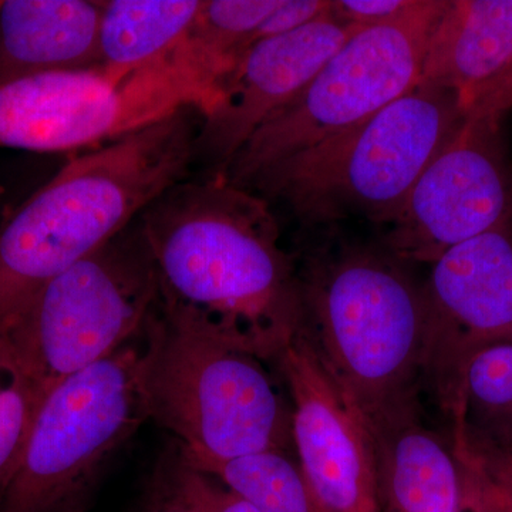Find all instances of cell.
Masks as SVG:
<instances>
[{"label": "cell", "mask_w": 512, "mask_h": 512, "mask_svg": "<svg viewBox=\"0 0 512 512\" xmlns=\"http://www.w3.org/2000/svg\"><path fill=\"white\" fill-rule=\"evenodd\" d=\"M161 298L266 363L302 329L298 266L271 204L214 177L175 184L138 217Z\"/></svg>", "instance_id": "cell-1"}, {"label": "cell", "mask_w": 512, "mask_h": 512, "mask_svg": "<svg viewBox=\"0 0 512 512\" xmlns=\"http://www.w3.org/2000/svg\"><path fill=\"white\" fill-rule=\"evenodd\" d=\"M195 114L185 107L70 158L0 224V338L53 279L184 181L200 127Z\"/></svg>", "instance_id": "cell-2"}, {"label": "cell", "mask_w": 512, "mask_h": 512, "mask_svg": "<svg viewBox=\"0 0 512 512\" xmlns=\"http://www.w3.org/2000/svg\"><path fill=\"white\" fill-rule=\"evenodd\" d=\"M141 338V404L184 454L224 460L295 451L292 406L264 360L161 296Z\"/></svg>", "instance_id": "cell-3"}, {"label": "cell", "mask_w": 512, "mask_h": 512, "mask_svg": "<svg viewBox=\"0 0 512 512\" xmlns=\"http://www.w3.org/2000/svg\"><path fill=\"white\" fill-rule=\"evenodd\" d=\"M380 249L340 248L298 268L302 332L366 419L419 399L423 284Z\"/></svg>", "instance_id": "cell-4"}, {"label": "cell", "mask_w": 512, "mask_h": 512, "mask_svg": "<svg viewBox=\"0 0 512 512\" xmlns=\"http://www.w3.org/2000/svg\"><path fill=\"white\" fill-rule=\"evenodd\" d=\"M453 93L419 83L375 116L261 171L248 190L308 227L389 225L427 165L463 124Z\"/></svg>", "instance_id": "cell-5"}, {"label": "cell", "mask_w": 512, "mask_h": 512, "mask_svg": "<svg viewBox=\"0 0 512 512\" xmlns=\"http://www.w3.org/2000/svg\"><path fill=\"white\" fill-rule=\"evenodd\" d=\"M160 296L137 220L45 286L0 340L46 393L140 338Z\"/></svg>", "instance_id": "cell-6"}, {"label": "cell", "mask_w": 512, "mask_h": 512, "mask_svg": "<svg viewBox=\"0 0 512 512\" xmlns=\"http://www.w3.org/2000/svg\"><path fill=\"white\" fill-rule=\"evenodd\" d=\"M446 3L426 0L409 18L357 30L217 177L245 188L271 165L359 126L409 93L420 83L427 43Z\"/></svg>", "instance_id": "cell-7"}, {"label": "cell", "mask_w": 512, "mask_h": 512, "mask_svg": "<svg viewBox=\"0 0 512 512\" xmlns=\"http://www.w3.org/2000/svg\"><path fill=\"white\" fill-rule=\"evenodd\" d=\"M140 345L131 342L47 390L0 512H60L148 420L138 394Z\"/></svg>", "instance_id": "cell-8"}, {"label": "cell", "mask_w": 512, "mask_h": 512, "mask_svg": "<svg viewBox=\"0 0 512 512\" xmlns=\"http://www.w3.org/2000/svg\"><path fill=\"white\" fill-rule=\"evenodd\" d=\"M198 99L171 57L116 82L100 67L0 83V147L62 153L100 147Z\"/></svg>", "instance_id": "cell-9"}, {"label": "cell", "mask_w": 512, "mask_h": 512, "mask_svg": "<svg viewBox=\"0 0 512 512\" xmlns=\"http://www.w3.org/2000/svg\"><path fill=\"white\" fill-rule=\"evenodd\" d=\"M512 224V161L503 123L467 119L427 165L383 248L406 264H433L448 249Z\"/></svg>", "instance_id": "cell-10"}, {"label": "cell", "mask_w": 512, "mask_h": 512, "mask_svg": "<svg viewBox=\"0 0 512 512\" xmlns=\"http://www.w3.org/2000/svg\"><path fill=\"white\" fill-rule=\"evenodd\" d=\"M423 298L420 392L451 419L471 360L512 345V224L448 249L431 264Z\"/></svg>", "instance_id": "cell-11"}, {"label": "cell", "mask_w": 512, "mask_h": 512, "mask_svg": "<svg viewBox=\"0 0 512 512\" xmlns=\"http://www.w3.org/2000/svg\"><path fill=\"white\" fill-rule=\"evenodd\" d=\"M306 480L326 512H382L369 421L299 330L276 353Z\"/></svg>", "instance_id": "cell-12"}, {"label": "cell", "mask_w": 512, "mask_h": 512, "mask_svg": "<svg viewBox=\"0 0 512 512\" xmlns=\"http://www.w3.org/2000/svg\"><path fill=\"white\" fill-rule=\"evenodd\" d=\"M357 28L329 13L286 35L259 40L202 114L195 154L221 174L266 121L288 107Z\"/></svg>", "instance_id": "cell-13"}, {"label": "cell", "mask_w": 512, "mask_h": 512, "mask_svg": "<svg viewBox=\"0 0 512 512\" xmlns=\"http://www.w3.org/2000/svg\"><path fill=\"white\" fill-rule=\"evenodd\" d=\"M420 83L453 93L464 120L503 123L512 110V0H447Z\"/></svg>", "instance_id": "cell-14"}, {"label": "cell", "mask_w": 512, "mask_h": 512, "mask_svg": "<svg viewBox=\"0 0 512 512\" xmlns=\"http://www.w3.org/2000/svg\"><path fill=\"white\" fill-rule=\"evenodd\" d=\"M369 421L382 512H464V470L453 439L424 424L419 399Z\"/></svg>", "instance_id": "cell-15"}, {"label": "cell", "mask_w": 512, "mask_h": 512, "mask_svg": "<svg viewBox=\"0 0 512 512\" xmlns=\"http://www.w3.org/2000/svg\"><path fill=\"white\" fill-rule=\"evenodd\" d=\"M103 2L6 0L0 5V83L100 66Z\"/></svg>", "instance_id": "cell-16"}, {"label": "cell", "mask_w": 512, "mask_h": 512, "mask_svg": "<svg viewBox=\"0 0 512 512\" xmlns=\"http://www.w3.org/2000/svg\"><path fill=\"white\" fill-rule=\"evenodd\" d=\"M279 0H204L171 62L198 97L200 116L210 110L274 12Z\"/></svg>", "instance_id": "cell-17"}, {"label": "cell", "mask_w": 512, "mask_h": 512, "mask_svg": "<svg viewBox=\"0 0 512 512\" xmlns=\"http://www.w3.org/2000/svg\"><path fill=\"white\" fill-rule=\"evenodd\" d=\"M202 0H109L100 23V69L116 82L173 56Z\"/></svg>", "instance_id": "cell-18"}, {"label": "cell", "mask_w": 512, "mask_h": 512, "mask_svg": "<svg viewBox=\"0 0 512 512\" xmlns=\"http://www.w3.org/2000/svg\"><path fill=\"white\" fill-rule=\"evenodd\" d=\"M451 421L456 446L512 453V345L493 346L471 360Z\"/></svg>", "instance_id": "cell-19"}, {"label": "cell", "mask_w": 512, "mask_h": 512, "mask_svg": "<svg viewBox=\"0 0 512 512\" xmlns=\"http://www.w3.org/2000/svg\"><path fill=\"white\" fill-rule=\"evenodd\" d=\"M177 444V443H175ZM178 451L259 512H326L289 451L266 450L234 458H195Z\"/></svg>", "instance_id": "cell-20"}, {"label": "cell", "mask_w": 512, "mask_h": 512, "mask_svg": "<svg viewBox=\"0 0 512 512\" xmlns=\"http://www.w3.org/2000/svg\"><path fill=\"white\" fill-rule=\"evenodd\" d=\"M43 396L0 340V494L18 467Z\"/></svg>", "instance_id": "cell-21"}, {"label": "cell", "mask_w": 512, "mask_h": 512, "mask_svg": "<svg viewBox=\"0 0 512 512\" xmlns=\"http://www.w3.org/2000/svg\"><path fill=\"white\" fill-rule=\"evenodd\" d=\"M157 481L190 512H259L217 480L185 463L177 444L160 464Z\"/></svg>", "instance_id": "cell-22"}, {"label": "cell", "mask_w": 512, "mask_h": 512, "mask_svg": "<svg viewBox=\"0 0 512 512\" xmlns=\"http://www.w3.org/2000/svg\"><path fill=\"white\" fill-rule=\"evenodd\" d=\"M426 0H330V15L357 29L409 18Z\"/></svg>", "instance_id": "cell-23"}, {"label": "cell", "mask_w": 512, "mask_h": 512, "mask_svg": "<svg viewBox=\"0 0 512 512\" xmlns=\"http://www.w3.org/2000/svg\"><path fill=\"white\" fill-rule=\"evenodd\" d=\"M456 453L464 470V512H512L510 495L473 460Z\"/></svg>", "instance_id": "cell-24"}, {"label": "cell", "mask_w": 512, "mask_h": 512, "mask_svg": "<svg viewBox=\"0 0 512 512\" xmlns=\"http://www.w3.org/2000/svg\"><path fill=\"white\" fill-rule=\"evenodd\" d=\"M330 0H279L274 12L258 32V42L268 37L286 35L328 15Z\"/></svg>", "instance_id": "cell-25"}, {"label": "cell", "mask_w": 512, "mask_h": 512, "mask_svg": "<svg viewBox=\"0 0 512 512\" xmlns=\"http://www.w3.org/2000/svg\"><path fill=\"white\" fill-rule=\"evenodd\" d=\"M454 448L483 468L487 476L512 498V453H474L463 447L454 446Z\"/></svg>", "instance_id": "cell-26"}, {"label": "cell", "mask_w": 512, "mask_h": 512, "mask_svg": "<svg viewBox=\"0 0 512 512\" xmlns=\"http://www.w3.org/2000/svg\"><path fill=\"white\" fill-rule=\"evenodd\" d=\"M146 512H190L174 497L160 481L156 484V495Z\"/></svg>", "instance_id": "cell-27"}, {"label": "cell", "mask_w": 512, "mask_h": 512, "mask_svg": "<svg viewBox=\"0 0 512 512\" xmlns=\"http://www.w3.org/2000/svg\"><path fill=\"white\" fill-rule=\"evenodd\" d=\"M0 5H2V2H0Z\"/></svg>", "instance_id": "cell-28"}]
</instances>
